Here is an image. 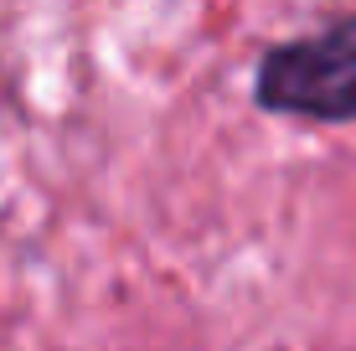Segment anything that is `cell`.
Wrapping results in <instances>:
<instances>
[{
  "mask_svg": "<svg viewBox=\"0 0 356 351\" xmlns=\"http://www.w3.org/2000/svg\"><path fill=\"white\" fill-rule=\"evenodd\" d=\"M259 104L321 124L356 119V16L284 42L259 63Z\"/></svg>",
  "mask_w": 356,
  "mask_h": 351,
  "instance_id": "6da1fadb",
  "label": "cell"
}]
</instances>
